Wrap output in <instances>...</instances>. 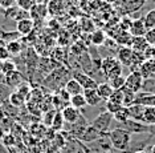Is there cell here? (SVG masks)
<instances>
[{
  "label": "cell",
  "mask_w": 155,
  "mask_h": 153,
  "mask_svg": "<svg viewBox=\"0 0 155 153\" xmlns=\"http://www.w3.org/2000/svg\"><path fill=\"white\" fill-rule=\"evenodd\" d=\"M70 75H72V72L62 65V67H60V68L54 69L53 72L49 73L48 76L41 81V87L47 88V89H49L51 92L54 93V92H57L58 89L64 88L66 81H68L69 79H72Z\"/></svg>",
  "instance_id": "cell-1"
},
{
  "label": "cell",
  "mask_w": 155,
  "mask_h": 153,
  "mask_svg": "<svg viewBox=\"0 0 155 153\" xmlns=\"http://www.w3.org/2000/svg\"><path fill=\"white\" fill-rule=\"evenodd\" d=\"M109 140L111 143V147L117 152H126L131 143V133L123 128H114L107 132Z\"/></svg>",
  "instance_id": "cell-2"
},
{
  "label": "cell",
  "mask_w": 155,
  "mask_h": 153,
  "mask_svg": "<svg viewBox=\"0 0 155 153\" xmlns=\"http://www.w3.org/2000/svg\"><path fill=\"white\" fill-rule=\"evenodd\" d=\"M122 69H123V65L119 63V60L117 57H114V56H107V57L102 59L100 72L104 75V77L106 81L113 79V77L122 76Z\"/></svg>",
  "instance_id": "cell-3"
},
{
  "label": "cell",
  "mask_w": 155,
  "mask_h": 153,
  "mask_svg": "<svg viewBox=\"0 0 155 153\" xmlns=\"http://www.w3.org/2000/svg\"><path fill=\"white\" fill-rule=\"evenodd\" d=\"M60 67H62V64H60L58 61H56V60H53L52 57H40L35 77L40 79V83H41L49 73L53 72L54 69L60 68ZM35 77H33V80H35Z\"/></svg>",
  "instance_id": "cell-4"
},
{
  "label": "cell",
  "mask_w": 155,
  "mask_h": 153,
  "mask_svg": "<svg viewBox=\"0 0 155 153\" xmlns=\"http://www.w3.org/2000/svg\"><path fill=\"white\" fill-rule=\"evenodd\" d=\"M113 120H114L113 113L107 112L106 109H104V111H101L96 117H94L93 121L90 124L96 128L97 130H100L101 133H106V132H109V129H110Z\"/></svg>",
  "instance_id": "cell-5"
},
{
  "label": "cell",
  "mask_w": 155,
  "mask_h": 153,
  "mask_svg": "<svg viewBox=\"0 0 155 153\" xmlns=\"http://www.w3.org/2000/svg\"><path fill=\"white\" fill-rule=\"evenodd\" d=\"M72 77L78 81L80 85L84 88V89H97L98 84H100L96 79H93V77L89 76L87 73L82 72L81 69L72 71Z\"/></svg>",
  "instance_id": "cell-6"
},
{
  "label": "cell",
  "mask_w": 155,
  "mask_h": 153,
  "mask_svg": "<svg viewBox=\"0 0 155 153\" xmlns=\"http://www.w3.org/2000/svg\"><path fill=\"white\" fill-rule=\"evenodd\" d=\"M119 128L129 130L131 134H140V133H151V125H147L144 123L135 121V120L129 119L126 123L119 124Z\"/></svg>",
  "instance_id": "cell-7"
},
{
  "label": "cell",
  "mask_w": 155,
  "mask_h": 153,
  "mask_svg": "<svg viewBox=\"0 0 155 153\" xmlns=\"http://www.w3.org/2000/svg\"><path fill=\"white\" fill-rule=\"evenodd\" d=\"M143 81H144V79L142 77V75L139 73V71H133V72H130L127 76H126L125 87L131 92H134V93H138V92L142 91Z\"/></svg>",
  "instance_id": "cell-8"
},
{
  "label": "cell",
  "mask_w": 155,
  "mask_h": 153,
  "mask_svg": "<svg viewBox=\"0 0 155 153\" xmlns=\"http://www.w3.org/2000/svg\"><path fill=\"white\" fill-rule=\"evenodd\" d=\"M23 81H28V80H27L25 75L21 73L19 69H15V71H12V72L4 75V84L8 85L11 89L12 88L19 87Z\"/></svg>",
  "instance_id": "cell-9"
},
{
  "label": "cell",
  "mask_w": 155,
  "mask_h": 153,
  "mask_svg": "<svg viewBox=\"0 0 155 153\" xmlns=\"http://www.w3.org/2000/svg\"><path fill=\"white\" fill-rule=\"evenodd\" d=\"M138 71L144 80L155 79V59H146L140 64Z\"/></svg>",
  "instance_id": "cell-10"
},
{
  "label": "cell",
  "mask_w": 155,
  "mask_h": 153,
  "mask_svg": "<svg viewBox=\"0 0 155 153\" xmlns=\"http://www.w3.org/2000/svg\"><path fill=\"white\" fill-rule=\"evenodd\" d=\"M61 112V115L62 117H64V121L66 124H74L77 120L81 117V115H82V112L80 111V109H77L74 108V106H72V105H68V106H65L62 111H60Z\"/></svg>",
  "instance_id": "cell-11"
},
{
  "label": "cell",
  "mask_w": 155,
  "mask_h": 153,
  "mask_svg": "<svg viewBox=\"0 0 155 153\" xmlns=\"http://www.w3.org/2000/svg\"><path fill=\"white\" fill-rule=\"evenodd\" d=\"M147 28L144 26V20L143 17H138V19H134L131 21V26H130V35L133 37H138V36H144Z\"/></svg>",
  "instance_id": "cell-12"
},
{
  "label": "cell",
  "mask_w": 155,
  "mask_h": 153,
  "mask_svg": "<svg viewBox=\"0 0 155 153\" xmlns=\"http://www.w3.org/2000/svg\"><path fill=\"white\" fill-rule=\"evenodd\" d=\"M117 59L123 67L130 68L133 61V49L130 47H119V49L117 51Z\"/></svg>",
  "instance_id": "cell-13"
},
{
  "label": "cell",
  "mask_w": 155,
  "mask_h": 153,
  "mask_svg": "<svg viewBox=\"0 0 155 153\" xmlns=\"http://www.w3.org/2000/svg\"><path fill=\"white\" fill-rule=\"evenodd\" d=\"M102 136V133L100 132V130H97L96 128H94L91 124H89V125L86 127V129L84 130V133H82V136L80 137V140L81 143H91V141H96L97 138H100Z\"/></svg>",
  "instance_id": "cell-14"
},
{
  "label": "cell",
  "mask_w": 155,
  "mask_h": 153,
  "mask_svg": "<svg viewBox=\"0 0 155 153\" xmlns=\"http://www.w3.org/2000/svg\"><path fill=\"white\" fill-rule=\"evenodd\" d=\"M35 30V21L32 19H21L16 21V31L21 36H27Z\"/></svg>",
  "instance_id": "cell-15"
},
{
  "label": "cell",
  "mask_w": 155,
  "mask_h": 153,
  "mask_svg": "<svg viewBox=\"0 0 155 153\" xmlns=\"http://www.w3.org/2000/svg\"><path fill=\"white\" fill-rule=\"evenodd\" d=\"M48 13L53 16H60L64 13L65 5H64V0H49L48 5Z\"/></svg>",
  "instance_id": "cell-16"
},
{
  "label": "cell",
  "mask_w": 155,
  "mask_h": 153,
  "mask_svg": "<svg viewBox=\"0 0 155 153\" xmlns=\"http://www.w3.org/2000/svg\"><path fill=\"white\" fill-rule=\"evenodd\" d=\"M82 95L86 100V104L89 106H97L100 105V103H102L101 97L97 93V89H84Z\"/></svg>",
  "instance_id": "cell-17"
},
{
  "label": "cell",
  "mask_w": 155,
  "mask_h": 153,
  "mask_svg": "<svg viewBox=\"0 0 155 153\" xmlns=\"http://www.w3.org/2000/svg\"><path fill=\"white\" fill-rule=\"evenodd\" d=\"M113 92H114V89L111 88V85L107 83V81H104V83H100L97 87V93L98 96L101 97L102 101H106L110 99V96L113 95Z\"/></svg>",
  "instance_id": "cell-18"
},
{
  "label": "cell",
  "mask_w": 155,
  "mask_h": 153,
  "mask_svg": "<svg viewBox=\"0 0 155 153\" xmlns=\"http://www.w3.org/2000/svg\"><path fill=\"white\" fill-rule=\"evenodd\" d=\"M149 47H150V45L147 44V41H146V39H144V36L133 37L131 45H130V48H131L134 52H140V53H144V51H146Z\"/></svg>",
  "instance_id": "cell-19"
},
{
  "label": "cell",
  "mask_w": 155,
  "mask_h": 153,
  "mask_svg": "<svg viewBox=\"0 0 155 153\" xmlns=\"http://www.w3.org/2000/svg\"><path fill=\"white\" fill-rule=\"evenodd\" d=\"M127 109H129V113H130V119L135 120V121L143 123V109H144L143 105L133 104V105L127 106Z\"/></svg>",
  "instance_id": "cell-20"
},
{
  "label": "cell",
  "mask_w": 155,
  "mask_h": 153,
  "mask_svg": "<svg viewBox=\"0 0 155 153\" xmlns=\"http://www.w3.org/2000/svg\"><path fill=\"white\" fill-rule=\"evenodd\" d=\"M65 89L66 92L70 95V96H74V95H80V93H82L84 92V88L80 85V83L77 80H74L72 77V79H69L68 81H66V84H65Z\"/></svg>",
  "instance_id": "cell-21"
},
{
  "label": "cell",
  "mask_w": 155,
  "mask_h": 153,
  "mask_svg": "<svg viewBox=\"0 0 155 153\" xmlns=\"http://www.w3.org/2000/svg\"><path fill=\"white\" fill-rule=\"evenodd\" d=\"M29 15H31V17H32V20L33 19H44V17L48 15L47 5H44V4H33L32 8H31Z\"/></svg>",
  "instance_id": "cell-22"
},
{
  "label": "cell",
  "mask_w": 155,
  "mask_h": 153,
  "mask_svg": "<svg viewBox=\"0 0 155 153\" xmlns=\"http://www.w3.org/2000/svg\"><path fill=\"white\" fill-rule=\"evenodd\" d=\"M7 49H8V53L9 56H13V57H17L23 53V44L20 40H15V41H9L7 43Z\"/></svg>",
  "instance_id": "cell-23"
},
{
  "label": "cell",
  "mask_w": 155,
  "mask_h": 153,
  "mask_svg": "<svg viewBox=\"0 0 155 153\" xmlns=\"http://www.w3.org/2000/svg\"><path fill=\"white\" fill-rule=\"evenodd\" d=\"M106 35H105V32L102 30H94L91 32L90 35V41L91 44H94L96 47H100V45L105 44V41H106Z\"/></svg>",
  "instance_id": "cell-24"
},
{
  "label": "cell",
  "mask_w": 155,
  "mask_h": 153,
  "mask_svg": "<svg viewBox=\"0 0 155 153\" xmlns=\"http://www.w3.org/2000/svg\"><path fill=\"white\" fill-rule=\"evenodd\" d=\"M143 123L147 125H155V106H144L143 109Z\"/></svg>",
  "instance_id": "cell-25"
},
{
  "label": "cell",
  "mask_w": 155,
  "mask_h": 153,
  "mask_svg": "<svg viewBox=\"0 0 155 153\" xmlns=\"http://www.w3.org/2000/svg\"><path fill=\"white\" fill-rule=\"evenodd\" d=\"M8 103H9V104H11L12 106H15V108H19V109L27 104L25 99H24L21 95L17 93L16 91L11 92V95H9V99H8Z\"/></svg>",
  "instance_id": "cell-26"
},
{
  "label": "cell",
  "mask_w": 155,
  "mask_h": 153,
  "mask_svg": "<svg viewBox=\"0 0 155 153\" xmlns=\"http://www.w3.org/2000/svg\"><path fill=\"white\" fill-rule=\"evenodd\" d=\"M64 117H62L61 112L57 111L56 112V115L53 117V121H52V125H51V129L54 130V132H61L62 129H64Z\"/></svg>",
  "instance_id": "cell-27"
},
{
  "label": "cell",
  "mask_w": 155,
  "mask_h": 153,
  "mask_svg": "<svg viewBox=\"0 0 155 153\" xmlns=\"http://www.w3.org/2000/svg\"><path fill=\"white\" fill-rule=\"evenodd\" d=\"M15 91L19 95H21L25 99V101H27L28 99H29V96H31V92H32V84L28 83V81H23L19 87L15 88Z\"/></svg>",
  "instance_id": "cell-28"
},
{
  "label": "cell",
  "mask_w": 155,
  "mask_h": 153,
  "mask_svg": "<svg viewBox=\"0 0 155 153\" xmlns=\"http://www.w3.org/2000/svg\"><path fill=\"white\" fill-rule=\"evenodd\" d=\"M70 105L80 109V111H82L87 104H86V100H85V97H84V95L80 93V95H74L70 97Z\"/></svg>",
  "instance_id": "cell-29"
},
{
  "label": "cell",
  "mask_w": 155,
  "mask_h": 153,
  "mask_svg": "<svg viewBox=\"0 0 155 153\" xmlns=\"http://www.w3.org/2000/svg\"><path fill=\"white\" fill-rule=\"evenodd\" d=\"M113 117H114V120H115V121H117L118 124L126 123V121H127V120L130 119V113H129L127 106H122V108L119 109L118 112H115L114 115H113Z\"/></svg>",
  "instance_id": "cell-30"
},
{
  "label": "cell",
  "mask_w": 155,
  "mask_h": 153,
  "mask_svg": "<svg viewBox=\"0 0 155 153\" xmlns=\"http://www.w3.org/2000/svg\"><path fill=\"white\" fill-rule=\"evenodd\" d=\"M19 143V140L16 138V136L13 134L12 132H5L3 138L0 140V144L4 145L5 148H9V147H15V145Z\"/></svg>",
  "instance_id": "cell-31"
},
{
  "label": "cell",
  "mask_w": 155,
  "mask_h": 153,
  "mask_svg": "<svg viewBox=\"0 0 155 153\" xmlns=\"http://www.w3.org/2000/svg\"><path fill=\"white\" fill-rule=\"evenodd\" d=\"M123 91V106H130L134 104V101H135V96L137 93H134L130 89H127L126 87L122 88Z\"/></svg>",
  "instance_id": "cell-32"
},
{
  "label": "cell",
  "mask_w": 155,
  "mask_h": 153,
  "mask_svg": "<svg viewBox=\"0 0 155 153\" xmlns=\"http://www.w3.org/2000/svg\"><path fill=\"white\" fill-rule=\"evenodd\" d=\"M11 92H12V89L8 85H5L4 83H0V108H2V105L4 104V103L8 101Z\"/></svg>",
  "instance_id": "cell-33"
},
{
  "label": "cell",
  "mask_w": 155,
  "mask_h": 153,
  "mask_svg": "<svg viewBox=\"0 0 155 153\" xmlns=\"http://www.w3.org/2000/svg\"><path fill=\"white\" fill-rule=\"evenodd\" d=\"M20 36H21V35H20L17 31H13V32H5V31H2V30H0V39H2V40H4L5 43L19 40Z\"/></svg>",
  "instance_id": "cell-34"
},
{
  "label": "cell",
  "mask_w": 155,
  "mask_h": 153,
  "mask_svg": "<svg viewBox=\"0 0 155 153\" xmlns=\"http://www.w3.org/2000/svg\"><path fill=\"white\" fill-rule=\"evenodd\" d=\"M107 83L111 85V88L114 91L117 89H122L125 87V83H126V77L125 76H117V77H113V79L107 80Z\"/></svg>",
  "instance_id": "cell-35"
},
{
  "label": "cell",
  "mask_w": 155,
  "mask_h": 153,
  "mask_svg": "<svg viewBox=\"0 0 155 153\" xmlns=\"http://www.w3.org/2000/svg\"><path fill=\"white\" fill-rule=\"evenodd\" d=\"M17 69L16 67V63L13 61L11 59H7V60H3V67H2V75L4 76V75L12 72V71Z\"/></svg>",
  "instance_id": "cell-36"
},
{
  "label": "cell",
  "mask_w": 155,
  "mask_h": 153,
  "mask_svg": "<svg viewBox=\"0 0 155 153\" xmlns=\"http://www.w3.org/2000/svg\"><path fill=\"white\" fill-rule=\"evenodd\" d=\"M143 20H144V26H146L147 30L155 27V8L149 11V12L146 13V16L143 17Z\"/></svg>",
  "instance_id": "cell-37"
},
{
  "label": "cell",
  "mask_w": 155,
  "mask_h": 153,
  "mask_svg": "<svg viewBox=\"0 0 155 153\" xmlns=\"http://www.w3.org/2000/svg\"><path fill=\"white\" fill-rule=\"evenodd\" d=\"M109 101H111V103H114V104H118V105L123 106V91L122 89L114 91V92H113V95L110 96V99H109Z\"/></svg>",
  "instance_id": "cell-38"
},
{
  "label": "cell",
  "mask_w": 155,
  "mask_h": 153,
  "mask_svg": "<svg viewBox=\"0 0 155 153\" xmlns=\"http://www.w3.org/2000/svg\"><path fill=\"white\" fill-rule=\"evenodd\" d=\"M56 109L54 108H52V109H49V111H47V112H44L45 115H44V117H43V124L47 128H51V125H52V121H53V117H54V115H56Z\"/></svg>",
  "instance_id": "cell-39"
},
{
  "label": "cell",
  "mask_w": 155,
  "mask_h": 153,
  "mask_svg": "<svg viewBox=\"0 0 155 153\" xmlns=\"http://www.w3.org/2000/svg\"><path fill=\"white\" fill-rule=\"evenodd\" d=\"M140 92H146V93L155 95V79H149L143 81V87Z\"/></svg>",
  "instance_id": "cell-40"
},
{
  "label": "cell",
  "mask_w": 155,
  "mask_h": 153,
  "mask_svg": "<svg viewBox=\"0 0 155 153\" xmlns=\"http://www.w3.org/2000/svg\"><path fill=\"white\" fill-rule=\"evenodd\" d=\"M47 129L48 128L41 123L33 124V127H31V132H32V134H35V136H41V134L44 136V134L47 133Z\"/></svg>",
  "instance_id": "cell-41"
},
{
  "label": "cell",
  "mask_w": 155,
  "mask_h": 153,
  "mask_svg": "<svg viewBox=\"0 0 155 153\" xmlns=\"http://www.w3.org/2000/svg\"><path fill=\"white\" fill-rule=\"evenodd\" d=\"M144 39H146L147 44H149L150 47H155V27L149 28V30L146 31V33H144Z\"/></svg>",
  "instance_id": "cell-42"
},
{
  "label": "cell",
  "mask_w": 155,
  "mask_h": 153,
  "mask_svg": "<svg viewBox=\"0 0 155 153\" xmlns=\"http://www.w3.org/2000/svg\"><path fill=\"white\" fill-rule=\"evenodd\" d=\"M52 59L56 60V61H58L60 64H62L65 61V53H64V49L62 48H56L53 52H52Z\"/></svg>",
  "instance_id": "cell-43"
},
{
  "label": "cell",
  "mask_w": 155,
  "mask_h": 153,
  "mask_svg": "<svg viewBox=\"0 0 155 153\" xmlns=\"http://www.w3.org/2000/svg\"><path fill=\"white\" fill-rule=\"evenodd\" d=\"M7 43L4 40H2L0 39V60H7V59H11V56H9L8 53V49H7Z\"/></svg>",
  "instance_id": "cell-44"
},
{
  "label": "cell",
  "mask_w": 155,
  "mask_h": 153,
  "mask_svg": "<svg viewBox=\"0 0 155 153\" xmlns=\"http://www.w3.org/2000/svg\"><path fill=\"white\" fill-rule=\"evenodd\" d=\"M16 3L19 4V8H21L24 11L31 9L33 5V0H16Z\"/></svg>",
  "instance_id": "cell-45"
},
{
  "label": "cell",
  "mask_w": 155,
  "mask_h": 153,
  "mask_svg": "<svg viewBox=\"0 0 155 153\" xmlns=\"http://www.w3.org/2000/svg\"><path fill=\"white\" fill-rule=\"evenodd\" d=\"M13 5H16V0H0V8L3 9H8Z\"/></svg>",
  "instance_id": "cell-46"
},
{
  "label": "cell",
  "mask_w": 155,
  "mask_h": 153,
  "mask_svg": "<svg viewBox=\"0 0 155 153\" xmlns=\"http://www.w3.org/2000/svg\"><path fill=\"white\" fill-rule=\"evenodd\" d=\"M144 152L146 153H155V145H149V147H146V149H144Z\"/></svg>",
  "instance_id": "cell-47"
},
{
  "label": "cell",
  "mask_w": 155,
  "mask_h": 153,
  "mask_svg": "<svg viewBox=\"0 0 155 153\" xmlns=\"http://www.w3.org/2000/svg\"><path fill=\"white\" fill-rule=\"evenodd\" d=\"M0 153H9V152H8V149H7L4 145L0 144Z\"/></svg>",
  "instance_id": "cell-48"
},
{
  "label": "cell",
  "mask_w": 155,
  "mask_h": 153,
  "mask_svg": "<svg viewBox=\"0 0 155 153\" xmlns=\"http://www.w3.org/2000/svg\"><path fill=\"white\" fill-rule=\"evenodd\" d=\"M4 129H3V128L2 127H0V140H2V138H3V136H4Z\"/></svg>",
  "instance_id": "cell-49"
},
{
  "label": "cell",
  "mask_w": 155,
  "mask_h": 153,
  "mask_svg": "<svg viewBox=\"0 0 155 153\" xmlns=\"http://www.w3.org/2000/svg\"><path fill=\"white\" fill-rule=\"evenodd\" d=\"M2 67H3V60H0V75H2Z\"/></svg>",
  "instance_id": "cell-50"
},
{
  "label": "cell",
  "mask_w": 155,
  "mask_h": 153,
  "mask_svg": "<svg viewBox=\"0 0 155 153\" xmlns=\"http://www.w3.org/2000/svg\"><path fill=\"white\" fill-rule=\"evenodd\" d=\"M134 153H146L144 151H138V152H134Z\"/></svg>",
  "instance_id": "cell-51"
},
{
  "label": "cell",
  "mask_w": 155,
  "mask_h": 153,
  "mask_svg": "<svg viewBox=\"0 0 155 153\" xmlns=\"http://www.w3.org/2000/svg\"><path fill=\"white\" fill-rule=\"evenodd\" d=\"M69 153H77V151H72V152H69Z\"/></svg>",
  "instance_id": "cell-52"
},
{
  "label": "cell",
  "mask_w": 155,
  "mask_h": 153,
  "mask_svg": "<svg viewBox=\"0 0 155 153\" xmlns=\"http://www.w3.org/2000/svg\"><path fill=\"white\" fill-rule=\"evenodd\" d=\"M147 2H150V0H147Z\"/></svg>",
  "instance_id": "cell-53"
}]
</instances>
